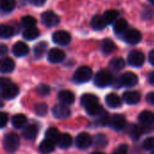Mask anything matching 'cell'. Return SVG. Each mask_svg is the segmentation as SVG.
Instances as JSON below:
<instances>
[{"mask_svg": "<svg viewBox=\"0 0 154 154\" xmlns=\"http://www.w3.org/2000/svg\"><path fill=\"white\" fill-rule=\"evenodd\" d=\"M20 139L15 133H8L5 135L3 140V146L6 152L14 153L19 147Z\"/></svg>", "mask_w": 154, "mask_h": 154, "instance_id": "obj_1", "label": "cell"}, {"mask_svg": "<svg viewBox=\"0 0 154 154\" xmlns=\"http://www.w3.org/2000/svg\"><path fill=\"white\" fill-rule=\"evenodd\" d=\"M112 73L107 69L99 70L94 78V83L97 88H106L112 85L114 82Z\"/></svg>", "mask_w": 154, "mask_h": 154, "instance_id": "obj_2", "label": "cell"}, {"mask_svg": "<svg viewBox=\"0 0 154 154\" xmlns=\"http://www.w3.org/2000/svg\"><path fill=\"white\" fill-rule=\"evenodd\" d=\"M92 75L93 72L89 67L82 66L75 71L73 75V81L77 84H83L89 81L92 78Z\"/></svg>", "mask_w": 154, "mask_h": 154, "instance_id": "obj_3", "label": "cell"}, {"mask_svg": "<svg viewBox=\"0 0 154 154\" xmlns=\"http://www.w3.org/2000/svg\"><path fill=\"white\" fill-rule=\"evenodd\" d=\"M138 77L133 72H125L120 76L117 79L118 88L119 87H125V88H132L134 87L138 83Z\"/></svg>", "mask_w": 154, "mask_h": 154, "instance_id": "obj_4", "label": "cell"}, {"mask_svg": "<svg viewBox=\"0 0 154 154\" xmlns=\"http://www.w3.org/2000/svg\"><path fill=\"white\" fill-rule=\"evenodd\" d=\"M1 88V97L5 99H13L19 94L18 87L12 83L11 81L7 82L6 84L0 85Z\"/></svg>", "mask_w": 154, "mask_h": 154, "instance_id": "obj_5", "label": "cell"}, {"mask_svg": "<svg viewBox=\"0 0 154 154\" xmlns=\"http://www.w3.org/2000/svg\"><path fill=\"white\" fill-rule=\"evenodd\" d=\"M127 60L130 66L134 68L142 67L145 61V56L144 54L140 51H133L128 54Z\"/></svg>", "mask_w": 154, "mask_h": 154, "instance_id": "obj_6", "label": "cell"}, {"mask_svg": "<svg viewBox=\"0 0 154 154\" xmlns=\"http://www.w3.org/2000/svg\"><path fill=\"white\" fill-rule=\"evenodd\" d=\"M42 23L46 27L56 26L60 23V17L52 11H46L41 15Z\"/></svg>", "mask_w": 154, "mask_h": 154, "instance_id": "obj_7", "label": "cell"}, {"mask_svg": "<svg viewBox=\"0 0 154 154\" xmlns=\"http://www.w3.org/2000/svg\"><path fill=\"white\" fill-rule=\"evenodd\" d=\"M142 33L136 29H128L124 33V41L128 44H137L142 41Z\"/></svg>", "mask_w": 154, "mask_h": 154, "instance_id": "obj_8", "label": "cell"}, {"mask_svg": "<svg viewBox=\"0 0 154 154\" xmlns=\"http://www.w3.org/2000/svg\"><path fill=\"white\" fill-rule=\"evenodd\" d=\"M52 41L54 43L59 45H68L71 41L70 34L66 31H57L52 35Z\"/></svg>", "mask_w": 154, "mask_h": 154, "instance_id": "obj_9", "label": "cell"}, {"mask_svg": "<svg viewBox=\"0 0 154 154\" xmlns=\"http://www.w3.org/2000/svg\"><path fill=\"white\" fill-rule=\"evenodd\" d=\"M52 115L57 119H65L70 116V109L64 104H58L52 108Z\"/></svg>", "mask_w": 154, "mask_h": 154, "instance_id": "obj_10", "label": "cell"}, {"mask_svg": "<svg viewBox=\"0 0 154 154\" xmlns=\"http://www.w3.org/2000/svg\"><path fill=\"white\" fill-rule=\"evenodd\" d=\"M93 143L92 137L88 133H80L75 140L76 146L79 149H87Z\"/></svg>", "mask_w": 154, "mask_h": 154, "instance_id": "obj_11", "label": "cell"}, {"mask_svg": "<svg viewBox=\"0 0 154 154\" xmlns=\"http://www.w3.org/2000/svg\"><path fill=\"white\" fill-rule=\"evenodd\" d=\"M126 125V121L124 116L116 114L111 116V120H110V124L109 126L116 130V131H121L125 128Z\"/></svg>", "mask_w": 154, "mask_h": 154, "instance_id": "obj_12", "label": "cell"}, {"mask_svg": "<svg viewBox=\"0 0 154 154\" xmlns=\"http://www.w3.org/2000/svg\"><path fill=\"white\" fill-rule=\"evenodd\" d=\"M47 58H48V60L51 63L57 64V63H60V62L63 61V60L65 59V53L60 49L53 48V49L50 50V51L48 52V57Z\"/></svg>", "mask_w": 154, "mask_h": 154, "instance_id": "obj_13", "label": "cell"}, {"mask_svg": "<svg viewBox=\"0 0 154 154\" xmlns=\"http://www.w3.org/2000/svg\"><path fill=\"white\" fill-rule=\"evenodd\" d=\"M58 99L61 104L64 105H72L75 102L74 94L69 90H60L58 93Z\"/></svg>", "mask_w": 154, "mask_h": 154, "instance_id": "obj_14", "label": "cell"}, {"mask_svg": "<svg viewBox=\"0 0 154 154\" xmlns=\"http://www.w3.org/2000/svg\"><path fill=\"white\" fill-rule=\"evenodd\" d=\"M29 52L28 45L23 42H17L13 46V54L15 57H24Z\"/></svg>", "mask_w": 154, "mask_h": 154, "instance_id": "obj_15", "label": "cell"}, {"mask_svg": "<svg viewBox=\"0 0 154 154\" xmlns=\"http://www.w3.org/2000/svg\"><path fill=\"white\" fill-rule=\"evenodd\" d=\"M90 25H91V27L94 30H96V31H101V30H104L106 28V26L107 25V23L105 21L103 15L96 14V15H94L91 18Z\"/></svg>", "mask_w": 154, "mask_h": 154, "instance_id": "obj_16", "label": "cell"}, {"mask_svg": "<svg viewBox=\"0 0 154 154\" xmlns=\"http://www.w3.org/2000/svg\"><path fill=\"white\" fill-rule=\"evenodd\" d=\"M123 99L128 105H135L141 100V94L137 91H126L123 95Z\"/></svg>", "mask_w": 154, "mask_h": 154, "instance_id": "obj_17", "label": "cell"}, {"mask_svg": "<svg viewBox=\"0 0 154 154\" xmlns=\"http://www.w3.org/2000/svg\"><path fill=\"white\" fill-rule=\"evenodd\" d=\"M38 132H39V129L35 125H29L25 126L24 129L23 130V136L26 140L32 141L37 137Z\"/></svg>", "mask_w": 154, "mask_h": 154, "instance_id": "obj_18", "label": "cell"}, {"mask_svg": "<svg viewBox=\"0 0 154 154\" xmlns=\"http://www.w3.org/2000/svg\"><path fill=\"white\" fill-rule=\"evenodd\" d=\"M138 120L140 124H142L144 126H149L154 123V114L151 111L144 110L142 113H140L138 116Z\"/></svg>", "mask_w": 154, "mask_h": 154, "instance_id": "obj_19", "label": "cell"}, {"mask_svg": "<svg viewBox=\"0 0 154 154\" xmlns=\"http://www.w3.org/2000/svg\"><path fill=\"white\" fill-rule=\"evenodd\" d=\"M106 103L111 108H117L121 106L122 100L118 95L115 93H110L106 97Z\"/></svg>", "mask_w": 154, "mask_h": 154, "instance_id": "obj_20", "label": "cell"}, {"mask_svg": "<svg viewBox=\"0 0 154 154\" xmlns=\"http://www.w3.org/2000/svg\"><path fill=\"white\" fill-rule=\"evenodd\" d=\"M127 27H128L127 21L124 18H119L114 23V32L116 34L125 33L127 31Z\"/></svg>", "mask_w": 154, "mask_h": 154, "instance_id": "obj_21", "label": "cell"}, {"mask_svg": "<svg viewBox=\"0 0 154 154\" xmlns=\"http://www.w3.org/2000/svg\"><path fill=\"white\" fill-rule=\"evenodd\" d=\"M14 61L11 58H4L1 61V72L2 73H10L14 69Z\"/></svg>", "mask_w": 154, "mask_h": 154, "instance_id": "obj_22", "label": "cell"}, {"mask_svg": "<svg viewBox=\"0 0 154 154\" xmlns=\"http://www.w3.org/2000/svg\"><path fill=\"white\" fill-rule=\"evenodd\" d=\"M55 149V143L48 139L43 140L40 145H39V150L42 153L48 154L52 152Z\"/></svg>", "mask_w": 154, "mask_h": 154, "instance_id": "obj_23", "label": "cell"}, {"mask_svg": "<svg viewBox=\"0 0 154 154\" xmlns=\"http://www.w3.org/2000/svg\"><path fill=\"white\" fill-rule=\"evenodd\" d=\"M116 49V46L112 40L104 39L101 42V51L105 54H110V53L114 52Z\"/></svg>", "mask_w": 154, "mask_h": 154, "instance_id": "obj_24", "label": "cell"}, {"mask_svg": "<svg viewBox=\"0 0 154 154\" xmlns=\"http://www.w3.org/2000/svg\"><path fill=\"white\" fill-rule=\"evenodd\" d=\"M72 143V138L69 134H60V138L57 142V144L61 149L69 148Z\"/></svg>", "mask_w": 154, "mask_h": 154, "instance_id": "obj_25", "label": "cell"}, {"mask_svg": "<svg viewBox=\"0 0 154 154\" xmlns=\"http://www.w3.org/2000/svg\"><path fill=\"white\" fill-rule=\"evenodd\" d=\"M125 60L123 58H121V57L114 58L109 62V67L114 71H120V70H122L125 68Z\"/></svg>", "mask_w": 154, "mask_h": 154, "instance_id": "obj_26", "label": "cell"}, {"mask_svg": "<svg viewBox=\"0 0 154 154\" xmlns=\"http://www.w3.org/2000/svg\"><path fill=\"white\" fill-rule=\"evenodd\" d=\"M40 35V31L38 30V28L36 27H31V28H26L23 32V36L25 40L27 41H32L35 40L36 38H38Z\"/></svg>", "mask_w": 154, "mask_h": 154, "instance_id": "obj_27", "label": "cell"}, {"mask_svg": "<svg viewBox=\"0 0 154 154\" xmlns=\"http://www.w3.org/2000/svg\"><path fill=\"white\" fill-rule=\"evenodd\" d=\"M80 102H81V105L84 107H88V106H91L93 104L98 103V98H97V96H95L93 94H84L81 97Z\"/></svg>", "mask_w": 154, "mask_h": 154, "instance_id": "obj_28", "label": "cell"}, {"mask_svg": "<svg viewBox=\"0 0 154 154\" xmlns=\"http://www.w3.org/2000/svg\"><path fill=\"white\" fill-rule=\"evenodd\" d=\"M26 122H27L26 116L23 114H16L12 118V125L14 127H15L17 129L23 127L25 125Z\"/></svg>", "mask_w": 154, "mask_h": 154, "instance_id": "obj_29", "label": "cell"}, {"mask_svg": "<svg viewBox=\"0 0 154 154\" xmlns=\"http://www.w3.org/2000/svg\"><path fill=\"white\" fill-rule=\"evenodd\" d=\"M118 15H119L118 11L114 10V9L107 10V11H106V12H105V14H103L104 19H105V21L106 22V23H107V24H110V23H116V20H117V18H118Z\"/></svg>", "mask_w": 154, "mask_h": 154, "instance_id": "obj_30", "label": "cell"}, {"mask_svg": "<svg viewBox=\"0 0 154 154\" xmlns=\"http://www.w3.org/2000/svg\"><path fill=\"white\" fill-rule=\"evenodd\" d=\"M60 132H59L58 129H56L55 127H51V128H49V129L46 131V133H45V137H46V139H48V140L53 142L54 143H57V142H58V140H59V138H60Z\"/></svg>", "mask_w": 154, "mask_h": 154, "instance_id": "obj_31", "label": "cell"}, {"mask_svg": "<svg viewBox=\"0 0 154 154\" xmlns=\"http://www.w3.org/2000/svg\"><path fill=\"white\" fill-rule=\"evenodd\" d=\"M86 111L90 116H98L104 111V109L98 103H96L86 107Z\"/></svg>", "mask_w": 154, "mask_h": 154, "instance_id": "obj_32", "label": "cell"}, {"mask_svg": "<svg viewBox=\"0 0 154 154\" xmlns=\"http://www.w3.org/2000/svg\"><path fill=\"white\" fill-rule=\"evenodd\" d=\"M14 30L12 26L7 25V24H2L0 26V35L4 39L10 38L14 35Z\"/></svg>", "mask_w": 154, "mask_h": 154, "instance_id": "obj_33", "label": "cell"}, {"mask_svg": "<svg viewBox=\"0 0 154 154\" xmlns=\"http://www.w3.org/2000/svg\"><path fill=\"white\" fill-rule=\"evenodd\" d=\"M47 48H48V44L46 42H40L39 43H37L34 46V50H33L35 57L41 58L44 54V52L46 51Z\"/></svg>", "mask_w": 154, "mask_h": 154, "instance_id": "obj_34", "label": "cell"}, {"mask_svg": "<svg viewBox=\"0 0 154 154\" xmlns=\"http://www.w3.org/2000/svg\"><path fill=\"white\" fill-rule=\"evenodd\" d=\"M94 143L97 148H105L107 145L108 141H107V138L105 134H97L94 137Z\"/></svg>", "mask_w": 154, "mask_h": 154, "instance_id": "obj_35", "label": "cell"}, {"mask_svg": "<svg viewBox=\"0 0 154 154\" xmlns=\"http://www.w3.org/2000/svg\"><path fill=\"white\" fill-rule=\"evenodd\" d=\"M110 120H111V117L109 116V114L107 112H106L105 110L97 116V124L101 126H106V125H109L110 124Z\"/></svg>", "mask_w": 154, "mask_h": 154, "instance_id": "obj_36", "label": "cell"}, {"mask_svg": "<svg viewBox=\"0 0 154 154\" xmlns=\"http://www.w3.org/2000/svg\"><path fill=\"white\" fill-rule=\"evenodd\" d=\"M0 1H1V9L5 13L13 11L15 7V0H0Z\"/></svg>", "mask_w": 154, "mask_h": 154, "instance_id": "obj_37", "label": "cell"}, {"mask_svg": "<svg viewBox=\"0 0 154 154\" xmlns=\"http://www.w3.org/2000/svg\"><path fill=\"white\" fill-rule=\"evenodd\" d=\"M21 23L23 27L25 28H31V27H35L36 24V19L31 15H25L22 17L21 19Z\"/></svg>", "mask_w": 154, "mask_h": 154, "instance_id": "obj_38", "label": "cell"}, {"mask_svg": "<svg viewBox=\"0 0 154 154\" xmlns=\"http://www.w3.org/2000/svg\"><path fill=\"white\" fill-rule=\"evenodd\" d=\"M143 134V130L142 127L137 126V125H134L130 131V136L134 141H137L139 140V138L142 136V134Z\"/></svg>", "mask_w": 154, "mask_h": 154, "instance_id": "obj_39", "label": "cell"}, {"mask_svg": "<svg viewBox=\"0 0 154 154\" xmlns=\"http://www.w3.org/2000/svg\"><path fill=\"white\" fill-rule=\"evenodd\" d=\"M34 112L36 113V115H38L39 116H43L47 114L48 112V106L45 103H40V104H36L34 106Z\"/></svg>", "mask_w": 154, "mask_h": 154, "instance_id": "obj_40", "label": "cell"}, {"mask_svg": "<svg viewBox=\"0 0 154 154\" xmlns=\"http://www.w3.org/2000/svg\"><path fill=\"white\" fill-rule=\"evenodd\" d=\"M36 91L37 94L41 97H46L50 94L51 88L48 85L46 84H40L36 87Z\"/></svg>", "mask_w": 154, "mask_h": 154, "instance_id": "obj_41", "label": "cell"}, {"mask_svg": "<svg viewBox=\"0 0 154 154\" xmlns=\"http://www.w3.org/2000/svg\"><path fill=\"white\" fill-rule=\"evenodd\" d=\"M143 147L146 151L154 150V137H148L143 143Z\"/></svg>", "mask_w": 154, "mask_h": 154, "instance_id": "obj_42", "label": "cell"}, {"mask_svg": "<svg viewBox=\"0 0 154 154\" xmlns=\"http://www.w3.org/2000/svg\"><path fill=\"white\" fill-rule=\"evenodd\" d=\"M7 121H8V116H7V114L5 113V112H1V115H0V126L2 128L5 127V125H6Z\"/></svg>", "mask_w": 154, "mask_h": 154, "instance_id": "obj_43", "label": "cell"}, {"mask_svg": "<svg viewBox=\"0 0 154 154\" xmlns=\"http://www.w3.org/2000/svg\"><path fill=\"white\" fill-rule=\"evenodd\" d=\"M127 150H128V148H127L126 144L120 145L118 147V149L115 152H113V154H126L127 153Z\"/></svg>", "mask_w": 154, "mask_h": 154, "instance_id": "obj_44", "label": "cell"}, {"mask_svg": "<svg viewBox=\"0 0 154 154\" xmlns=\"http://www.w3.org/2000/svg\"><path fill=\"white\" fill-rule=\"evenodd\" d=\"M29 3L34 6H42L45 4L46 0H28Z\"/></svg>", "mask_w": 154, "mask_h": 154, "instance_id": "obj_45", "label": "cell"}, {"mask_svg": "<svg viewBox=\"0 0 154 154\" xmlns=\"http://www.w3.org/2000/svg\"><path fill=\"white\" fill-rule=\"evenodd\" d=\"M146 101L150 104L154 106V92H150L146 96Z\"/></svg>", "mask_w": 154, "mask_h": 154, "instance_id": "obj_46", "label": "cell"}, {"mask_svg": "<svg viewBox=\"0 0 154 154\" xmlns=\"http://www.w3.org/2000/svg\"><path fill=\"white\" fill-rule=\"evenodd\" d=\"M148 81H149V83L154 85V71H152V72L149 73V75H148Z\"/></svg>", "mask_w": 154, "mask_h": 154, "instance_id": "obj_47", "label": "cell"}, {"mask_svg": "<svg viewBox=\"0 0 154 154\" xmlns=\"http://www.w3.org/2000/svg\"><path fill=\"white\" fill-rule=\"evenodd\" d=\"M149 61L152 66H154V50L149 53Z\"/></svg>", "mask_w": 154, "mask_h": 154, "instance_id": "obj_48", "label": "cell"}, {"mask_svg": "<svg viewBox=\"0 0 154 154\" xmlns=\"http://www.w3.org/2000/svg\"><path fill=\"white\" fill-rule=\"evenodd\" d=\"M7 50H8L7 47L5 44H2L1 47H0V53H1V55H5L7 52Z\"/></svg>", "mask_w": 154, "mask_h": 154, "instance_id": "obj_49", "label": "cell"}, {"mask_svg": "<svg viewBox=\"0 0 154 154\" xmlns=\"http://www.w3.org/2000/svg\"><path fill=\"white\" fill-rule=\"evenodd\" d=\"M146 15H149V17L151 18L152 16V10H148V9H146L145 10V12L143 13V17L144 18V19H146Z\"/></svg>", "mask_w": 154, "mask_h": 154, "instance_id": "obj_50", "label": "cell"}, {"mask_svg": "<svg viewBox=\"0 0 154 154\" xmlns=\"http://www.w3.org/2000/svg\"><path fill=\"white\" fill-rule=\"evenodd\" d=\"M91 154H104V153H102V152H92Z\"/></svg>", "mask_w": 154, "mask_h": 154, "instance_id": "obj_51", "label": "cell"}, {"mask_svg": "<svg viewBox=\"0 0 154 154\" xmlns=\"http://www.w3.org/2000/svg\"><path fill=\"white\" fill-rule=\"evenodd\" d=\"M149 2H150V3H151L152 5H154V0H149Z\"/></svg>", "mask_w": 154, "mask_h": 154, "instance_id": "obj_52", "label": "cell"}, {"mask_svg": "<svg viewBox=\"0 0 154 154\" xmlns=\"http://www.w3.org/2000/svg\"><path fill=\"white\" fill-rule=\"evenodd\" d=\"M152 154H154V152H152Z\"/></svg>", "mask_w": 154, "mask_h": 154, "instance_id": "obj_53", "label": "cell"}]
</instances>
